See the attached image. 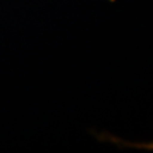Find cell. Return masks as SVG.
<instances>
[{"label":"cell","instance_id":"obj_1","mask_svg":"<svg viewBox=\"0 0 153 153\" xmlns=\"http://www.w3.org/2000/svg\"><path fill=\"white\" fill-rule=\"evenodd\" d=\"M109 140L114 143L124 146V148H133V149H140V150H148V151H153V141L151 142H128L125 140H121L119 137L109 136Z\"/></svg>","mask_w":153,"mask_h":153}]
</instances>
